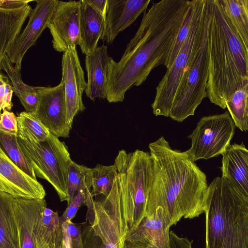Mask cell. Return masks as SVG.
<instances>
[{
  "instance_id": "26",
  "label": "cell",
  "mask_w": 248,
  "mask_h": 248,
  "mask_svg": "<svg viewBox=\"0 0 248 248\" xmlns=\"http://www.w3.org/2000/svg\"><path fill=\"white\" fill-rule=\"evenodd\" d=\"M115 165L97 164L90 168L85 178L86 187L93 197L103 195L107 197L110 192L118 175Z\"/></svg>"
},
{
  "instance_id": "39",
  "label": "cell",
  "mask_w": 248,
  "mask_h": 248,
  "mask_svg": "<svg viewBox=\"0 0 248 248\" xmlns=\"http://www.w3.org/2000/svg\"><path fill=\"white\" fill-rule=\"evenodd\" d=\"M95 10L99 13L105 19L108 0H86Z\"/></svg>"
},
{
  "instance_id": "42",
  "label": "cell",
  "mask_w": 248,
  "mask_h": 248,
  "mask_svg": "<svg viewBox=\"0 0 248 248\" xmlns=\"http://www.w3.org/2000/svg\"></svg>"
},
{
  "instance_id": "19",
  "label": "cell",
  "mask_w": 248,
  "mask_h": 248,
  "mask_svg": "<svg viewBox=\"0 0 248 248\" xmlns=\"http://www.w3.org/2000/svg\"><path fill=\"white\" fill-rule=\"evenodd\" d=\"M93 216L89 222L95 236L101 242L99 248H124L126 234L102 202L93 201Z\"/></svg>"
},
{
  "instance_id": "25",
  "label": "cell",
  "mask_w": 248,
  "mask_h": 248,
  "mask_svg": "<svg viewBox=\"0 0 248 248\" xmlns=\"http://www.w3.org/2000/svg\"><path fill=\"white\" fill-rule=\"evenodd\" d=\"M62 238L60 217L57 212L46 208L37 227V248H58L62 246Z\"/></svg>"
},
{
  "instance_id": "24",
  "label": "cell",
  "mask_w": 248,
  "mask_h": 248,
  "mask_svg": "<svg viewBox=\"0 0 248 248\" xmlns=\"http://www.w3.org/2000/svg\"><path fill=\"white\" fill-rule=\"evenodd\" d=\"M13 201L12 196L0 191V248H20Z\"/></svg>"
},
{
  "instance_id": "14",
  "label": "cell",
  "mask_w": 248,
  "mask_h": 248,
  "mask_svg": "<svg viewBox=\"0 0 248 248\" xmlns=\"http://www.w3.org/2000/svg\"><path fill=\"white\" fill-rule=\"evenodd\" d=\"M170 227L161 207L125 235L124 248H170Z\"/></svg>"
},
{
  "instance_id": "30",
  "label": "cell",
  "mask_w": 248,
  "mask_h": 248,
  "mask_svg": "<svg viewBox=\"0 0 248 248\" xmlns=\"http://www.w3.org/2000/svg\"><path fill=\"white\" fill-rule=\"evenodd\" d=\"M196 1L197 0H193L191 1L185 19L172 47L166 67L167 69L170 68L173 63L180 49L189 36L194 19Z\"/></svg>"
},
{
  "instance_id": "22",
  "label": "cell",
  "mask_w": 248,
  "mask_h": 248,
  "mask_svg": "<svg viewBox=\"0 0 248 248\" xmlns=\"http://www.w3.org/2000/svg\"><path fill=\"white\" fill-rule=\"evenodd\" d=\"M31 9L29 5L15 9L0 8V57L6 54L8 49L20 33Z\"/></svg>"
},
{
  "instance_id": "41",
  "label": "cell",
  "mask_w": 248,
  "mask_h": 248,
  "mask_svg": "<svg viewBox=\"0 0 248 248\" xmlns=\"http://www.w3.org/2000/svg\"><path fill=\"white\" fill-rule=\"evenodd\" d=\"M62 246H61L60 247L58 248H61Z\"/></svg>"
},
{
  "instance_id": "12",
  "label": "cell",
  "mask_w": 248,
  "mask_h": 248,
  "mask_svg": "<svg viewBox=\"0 0 248 248\" xmlns=\"http://www.w3.org/2000/svg\"><path fill=\"white\" fill-rule=\"evenodd\" d=\"M81 0H59L47 28L57 51L64 52L79 46V17Z\"/></svg>"
},
{
  "instance_id": "7",
  "label": "cell",
  "mask_w": 248,
  "mask_h": 248,
  "mask_svg": "<svg viewBox=\"0 0 248 248\" xmlns=\"http://www.w3.org/2000/svg\"><path fill=\"white\" fill-rule=\"evenodd\" d=\"M19 145L38 177L49 182L61 202L69 200L68 174L72 161L65 143L50 133L44 141H38L29 130L18 124Z\"/></svg>"
},
{
  "instance_id": "21",
  "label": "cell",
  "mask_w": 248,
  "mask_h": 248,
  "mask_svg": "<svg viewBox=\"0 0 248 248\" xmlns=\"http://www.w3.org/2000/svg\"><path fill=\"white\" fill-rule=\"evenodd\" d=\"M104 18L86 0H81L79 17V46L86 55L97 47L103 33Z\"/></svg>"
},
{
  "instance_id": "38",
  "label": "cell",
  "mask_w": 248,
  "mask_h": 248,
  "mask_svg": "<svg viewBox=\"0 0 248 248\" xmlns=\"http://www.w3.org/2000/svg\"><path fill=\"white\" fill-rule=\"evenodd\" d=\"M31 0H0V8L15 9L26 6Z\"/></svg>"
},
{
  "instance_id": "35",
  "label": "cell",
  "mask_w": 248,
  "mask_h": 248,
  "mask_svg": "<svg viewBox=\"0 0 248 248\" xmlns=\"http://www.w3.org/2000/svg\"><path fill=\"white\" fill-rule=\"evenodd\" d=\"M0 132L17 136L18 132L17 117L13 112L5 109L1 113Z\"/></svg>"
},
{
  "instance_id": "3",
  "label": "cell",
  "mask_w": 248,
  "mask_h": 248,
  "mask_svg": "<svg viewBox=\"0 0 248 248\" xmlns=\"http://www.w3.org/2000/svg\"><path fill=\"white\" fill-rule=\"evenodd\" d=\"M209 76L206 91L210 102L226 108L227 100L248 82V48L219 0H207Z\"/></svg>"
},
{
  "instance_id": "4",
  "label": "cell",
  "mask_w": 248,
  "mask_h": 248,
  "mask_svg": "<svg viewBox=\"0 0 248 248\" xmlns=\"http://www.w3.org/2000/svg\"><path fill=\"white\" fill-rule=\"evenodd\" d=\"M205 248H248V198L218 177L205 197Z\"/></svg>"
},
{
  "instance_id": "34",
  "label": "cell",
  "mask_w": 248,
  "mask_h": 248,
  "mask_svg": "<svg viewBox=\"0 0 248 248\" xmlns=\"http://www.w3.org/2000/svg\"><path fill=\"white\" fill-rule=\"evenodd\" d=\"M14 92L11 82L8 78L0 74V110H11L13 107L12 96Z\"/></svg>"
},
{
  "instance_id": "23",
  "label": "cell",
  "mask_w": 248,
  "mask_h": 248,
  "mask_svg": "<svg viewBox=\"0 0 248 248\" xmlns=\"http://www.w3.org/2000/svg\"><path fill=\"white\" fill-rule=\"evenodd\" d=\"M0 69L3 70L7 74L11 80L14 92L26 111L34 113L39 99L37 86H30L23 82L20 71L13 65L6 54L0 57Z\"/></svg>"
},
{
  "instance_id": "16",
  "label": "cell",
  "mask_w": 248,
  "mask_h": 248,
  "mask_svg": "<svg viewBox=\"0 0 248 248\" xmlns=\"http://www.w3.org/2000/svg\"><path fill=\"white\" fill-rule=\"evenodd\" d=\"M150 0H108L101 40L111 44L147 9Z\"/></svg>"
},
{
  "instance_id": "20",
  "label": "cell",
  "mask_w": 248,
  "mask_h": 248,
  "mask_svg": "<svg viewBox=\"0 0 248 248\" xmlns=\"http://www.w3.org/2000/svg\"><path fill=\"white\" fill-rule=\"evenodd\" d=\"M222 155V176L248 198V149L243 143L233 144Z\"/></svg>"
},
{
  "instance_id": "37",
  "label": "cell",
  "mask_w": 248,
  "mask_h": 248,
  "mask_svg": "<svg viewBox=\"0 0 248 248\" xmlns=\"http://www.w3.org/2000/svg\"><path fill=\"white\" fill-rule=\"evenodd\" d=\"M170 248H193V241L187 237H180L173 231H170Z\"/></svg>"
},
{
  "instance_id": "13",
  "label": "cell",
  "mask_w": 248,
  "mask_h": 248,
  "mask_svg": "<svg viewBox=\"0 0 248 248\" xmlns=\"http://www.w3.org/2000/svg\"><path fill=\"white\" fill-rule=\"evenodd\" d=\"M62 78L66 108V123L72 128L74 118L86 108L82 94L87 87L84 73L80 65L76 47L63 52L62 61Z\"/></svg>"
},
{
  "instance_id": "11",
  "label": "cell",
  "mask_w": 248,
  "mask_h": 248,
  "mask_svg": "<svg viewBox=\"0 0 248 248\" xmlns=\"http://www.w3.org/2000/svg\"><path fill=\"white\" fill-rule=\"evenodd\" d=\"M39 99L36 111L32 113L49 132L56 137L68 138L70 130L66 123V108L64 82L57 86H37Z\"/></svg>"
},
{
  "instance_id": "10",
  "label": "cell",
  "mask_w": 248,
  "mask_h": 248,
  "mask_svg": "<svg viewBox=\"0 0 248 248\" xmlns=\"http://www.w3.org/2000/svg\"><path fill=\"white\" fill-rule=\"evenodd\" d=\"M59 0H37L30 12L26 27L8 49L6 54L11 62L19 71L23 58L33 46L43 31L47 28Z\"/></svg>"
},
{
  "instance_id": "2",
  "label": "cell",
  "mask_w": 248,
  "mask_h": 248,
  "mask_svg": "<svg viewBox=\"0 0 248 248\" xmlns=\"http://www.w3.org/2000/svg\"><path fill=\"white\" fill-rule=\"evenodd\" d=\"M148 147L153 177L146 216L161 207L170 227L182 218L199 217L208 187L204 173L186 151L172 149L163 136Z\"/></svg>"
},
{
  "instance_id": "9",
  "label": "cell",
  "mask_w": 248,
  "mask_h": 248,
  "mask_svg": "<svg viewBox=\"0 0 248 248\" xmlns=\"http://www.w3.org/2000/svg\"><path fill=\"white\" fill-rule=\"evenodd\" d=\"M235 127L228 111L202 117L188 136L191 146L186 152L194 162L223 155L231 145Z\"/></svg>"
},
{
  "instance_id": "5",
  "label": "cell",
  "mask_w": 248,
  "mask_h": 248,
  "mask_svg": "<svg viewBox=\"0 0 248 248\" xmlns=\"http://www.w3.org/2000/svg\"><path fill=\"white\" fill-rule=\"evenodd\" d=\"M114 165L120 176L122 217L127 232L136 228L147 215L153 161L150 153L137 149L127 153L122 150Z\"/></svg>"
},
{
  "instance_id": "29",
  "label": "cell",
  "mask_w": 248,
  "mask_h": 248,
  "mask_svg": "<svg viewBox=\"0 0 248 248\" xmlns=\"http://www.w3.org/2000/svg\"><path fill=\"white\" fill-rule=\"evenodd\" d=\"M0 141L3 151L12 161L29 175L37 179L33 169L19 145L17 136L0 132Z\"/></svg>"
},
{
  "instance_id": "17",
  "label": "cell",
  "mask_w": 248,
  "mask_h": 248,
  "mask_svg": "<svg viewBox=\"0 0 248 248\" xmlns=\"http://www.w3.org/2000/svg\"><path fill=\"white\" fill-rule=\"evenodd\" d=\"M13 202L20 248H37V227L41 216L46 208L45 199L14 197Z\"/></svg>"
},
{
  "instance_id": "31",
  "label": "cell",
  "mask_w": 248,
  "mask_h": 248,
  "mask_svg": "<svg viewBox=\"0 0 248 248\" xmlns=\"http://www.w3.org/2000/svg\"><path fill=\"white\" fill-rule=\"evenodd\" d=\"M17 117L18 124L27 129L37 140L44 141L49 136L48 129L32 113L22 111Z\"/></svg>"
},
{
  "instance_id": "32",
  "label": "cell",
  "mask_w": 248,
  "mask_h": 248,
  "mask_svg": "<svg viewBox=\"0 0 248 248\" xmlns=\"http://www.w3.org/2000/svg\"><path fill=\"white\" fill-rule=\"evenodd\" d=\"M90 169V168L78 165L73 160L71 161L68 174L67 190L69 196L68 205L76 195Z\"/></svg>"
},
{
  "instance_id": "33",
  "label": "cell",
  "mask_w": 248,
  "mask_h": 248,
  "mask_svg": "<svg viewBox=\"0 0 248 248\" xmlns=\"http://www.w3.org/2000/svg\"><path fill=\"white\" fill-rule=\"evenodd\" d=\"M86 197V189L84 179L78 190L76 195L68 205L62 217H60L62 224L63 222L71 221L75 217L79 208L83 203H85Z\"/></svg>"
},
{
  "instance_id": "28",
  "label": "cell",
  "mask_w": 248,
  "mask_h": 248,
  "mask_svg": "<svg viewBox=\"0 0 248 248\" xmlns=\"http://www.w3.org/2000/svg\"><path fill=\"white\" fill-rule=\"evenodd\" d=\"M226 105L235 126L248 131V82L227 100Z\"/></svg>"
},
{
  "instance_id": "1",
  "label": "cell",
  "mask_w": 248,
  "mask_h": 248,
  "mask_svg": "<svg viewBox=\"0 0 248 248\" xmlns=\"http://www.w3.org/2000/svg\"><path fill=\"white\" fill-rule=\"evenodd\" d=\"M191 1L162 0L144 13L119 61H110L106 97L109 103L123 102L126 92L141 85L155 68L166 67Z\"/></svg>"
},
{
  "instance_id": "27",
  "label": "cell",
  "mask_w": 248,
  "mask_h": 248,
  "mask_svg": "<svg viewBox=\"0 0 248 248\" xmlns=\"http://www.w3.org/2000/svg\"><path fill=\"white\" fill-rule=\"evenodd\" d=\"M226 15L248 48V0H219Z\"/></svg>"
},
{
  "instance_id": "15",
  "label": "cell",
  "mask_w": 248,
  "mask_h": 248,
  "mask_svg": "<svg viewBox=\"0 0 248 248\" xmlns=\"http://www.w3.org/2000/svg\"><path fill=\"white\" fill-rule=\"evenodd\" d=\"M0 191L14 198L43 199L46 195L43 185L29 175L9 158L0 148Z\"/></svg>"
},
{
  "instance_id": "36",
  "label": "cell",
  "mask_w": 248,
  "mask_h": 248,
  "mask_svg": "<svg viewBox=\"0 0 248 248\" xmlns=\"http://www.w3.org/2000/svg\"><path fill=\"white\" fill-rule=\"evenodd\" d=\"M67 230L72 248H84L81 229L79 226L71 221L67 222Z\"/></svg>"
},
{
  "instance_id": "8",
  "label": "cell",
  "mask_w": 248,
  "mask_h": 248,
  "mask_svg": "<svg viewBox=\"0 0 248 248\" xmlns=\"http://www.w3.org/2000/svg\"><path fill=\"white\" fill-rule=\"evenodd\" d=\"M209 11L208 0L205 7L203 38L198 54L188 74L184 89L175 99L169 117L182 122L194 115L197 107L207 97L206 91L209 76V49L208 40Z\"/></svg>"
},
{
  "instance_id": "6",
  "label": "cell",
  "mask_w": 248,
  "mask_h": 248,
  "mask_svg": "<svg viewBox=\"0 0 248 248\" xmlns=\"http://www.w3.org/2000/svg\"><path fill=\"white\" fill-rule=\"evenodd\" d=\"M207 0H197L190 32L173 63L156 87L151 105L155 116L169 117L175 99L182 93L201 48L204 29Z\"/></svg>"
},
{
  "instance_id": "40",
  "label": "cell",
  "mask_w": 248,
  "mask_h": 248,
  "mask_svg": "<svg viewBox=\"0 0 248 248\" xmlns=\"http://www.w3.org/2000/svg\"><path fill=\"white\" fill-rule=\"evenodd\" d=\"M62 228L63 238L61 248H72L67 230V222H63L62 224Z\"/></svg>"
},
{
  "instance_id": "18",
  "label": "cell",
  "mask_w": 248,
  "mask_h": 248,
  "mask_svg": "<svg viewBox=\"0 0 248 248\" xmlns=\"http://www.w3.org/2000/svg\"><path fill=\"white\" fill-rule=\"evenodd\" d=\"M111 58L108 56V46L104 45L86 55L87 82L85 92L92 101L107 97L108 66Z\"/></svg>"
}]
</instances>
